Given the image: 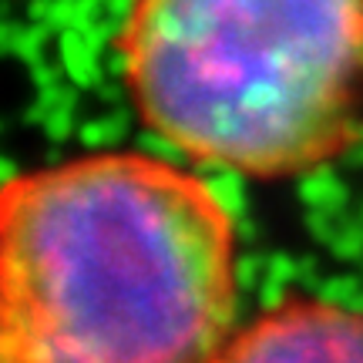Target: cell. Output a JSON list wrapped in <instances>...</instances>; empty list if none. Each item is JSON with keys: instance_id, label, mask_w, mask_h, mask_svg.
<instances>
[{"instance_id": "1", "label": "cell", "mask_w": 363, "mask_h": 363, "mask_svg": "<svg viewBox=\"0 0 363 363\" xmlns=\"http://www.w3.org/2000/svg\"><path fill=\"white\" fill-rule=\"evenodd\" d=\"M233 222L189 172L88 155L0 185L7 363H219Z\"/></svg>"}, {"instance_id": "2", "label": "cell", "mask_w": 363, "mask_h": 363, "mask_svg": "<svg viewBox=\"0 0 363 363\" xmlns=\"http://www.w3.org/2000/svg\"><path fill=\"white\" fill-rule=\"evenodd\" d=\"M121 57L195 158L279 179L363 142V0H131Z\"/></svg>"}, {"instance_id": "3", "label": "cell", "mask_w": 363, "mask_h": 363, "mask_svg": "<svg viewBox=\"0 0 363 363\" xmlns=\"http://www.w3.org/2000/svg\"><path fill=\"white\" fill-rule=\"evenodd\" d=\"M219 363H363V313L286 299L229 340Z\"/></svg>"}, {"instance_id": "4", "label": "cell", "mask_w": 363, "mask_h": 363, "mask_svg": "<svg viewBox=\"0 0 363 363\" xmlns=\"http://www.w3.org/2000/svg\"><path fill=\"white\" fill-rule=\"evenodd\" d=\"M0 363H7V357H4V343H0Z\"/></svg>"}]
</instances>
